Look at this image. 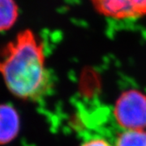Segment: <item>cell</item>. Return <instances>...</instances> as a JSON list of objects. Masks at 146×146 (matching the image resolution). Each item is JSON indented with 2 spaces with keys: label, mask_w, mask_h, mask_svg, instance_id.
<instances>
[{
  "label": "cell",
  "mask_w": 146,
  "mask_h": 146,
  "mask_svg": "<svg viewBox=\"0 0 146 146\" xmlns=\"http://www.w3.org/2000/svg\"><path fill=\"white\" fill-rule=\"evenodd\" d=\"M80 146H115V145L104 136H93L86 138Z\"/></svg>",
  "instance_id": "obj_7"
},
{
  "label": "cell",
  "mask_w": 146,
  "mask_h": 146,
  "mask_svg": "<svg viewBox=\"0 0 146 146\" xmlns=\"http://www.w3.org/2000/svg\"><path fill=\"white\" fill-rule=\"evenodd\" d=\"M21 117L13 105L0 103V146L10 145L19 136Z\"/></svg>",
  "instance_id": "obj_4"
},
{
  "label": "cell",
  "mask_w": 146,
  "mask_h": 146,
  "mask_svg": "<svg viewBox=\"0 0 146 146\" xmlns=\"http://www.w3.org/2000/svg\"><path fill=\"white\" fill-rule=\"evenodd\" d=\"M115 146H146V131L122 130L115 137Z\"/></svg>",
  "instance_id": "obj_6"
},
{
  "label": "cell",
  "mask_w": 146,
  "mask_h": 146,
  "mask_svg": "<svg viewBox=\"0 0 146 146\" xmlns=\"http://www.w3.org/2000/svg\"><path fill=\"white\" fill-rule=\"evenodd\" d=\"M99 13L115 19H131L146 14V0H92Z\"/></svg>",
  "instance_id": "obj_3"
},
{
  "label": "cell",
  "mask_w": 146,
  "mask_h": 146,
  "mask_svg": "<svg viewBox=\"0 0 146 146\" xmlns=\"http://www.w3.org/2000/svg\"><path fill=\"white\" fill-rule=\"evenodd\" d=\"M0 76L13 97L36 102L51 94L52 75L44 46L30 29L19 32L0 48Z\"/></svg>",
  "instance_id": "obj_1"
},
{
  "label": "cell",
  "mask_w": 146,
  "mask_h": 146,
  "mask_svg": "<svg viewBox=\"0 0 146 146\" xmlns=\"http://www.w3.org/2000/svg\"><path fill=\"white\" fill-rule=\"evenodd\" d=\"M114 116L122 130L146 131V96L137 90L124 92L116 102Z\"/></svg>",
  "instance_id": "obj_2"
},
{
  "label": "cell",
  "mask_w": 146,
  "mask_h": 146,
  "mask_svg": "<svg viewBox=\"0 0 146 146\" xmlns=\"http://www.w3.org/2000/svg\"><path fill=\"white\" fill-rule=\"evenodd\" d=\"M19 18L16 0H0V33L10 30Z\"/></svg>",
  "instance_id": "obj_5"
}]
</instances>
